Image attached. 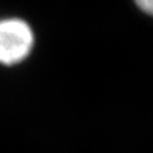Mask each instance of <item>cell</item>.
I'll use <instances>...</instances> for the list:
<instances>
[{
    "label": "cell",
    "mask_w": 153,
    "mask_h": 153,
    "mask_svg": "<svg viewBox=\"0 0 153 153\" xmlns=\"http://www.w3.org/2000/svg\"><path fill=\"white\" fill-rule=\"evenodd\" d=\"M34 44V34L22 19L0 20V62L17 64L27 58Z\"/></svg>",
    "instance_id": "cell-1"
},
{
    "label": "cell",
    "mask_w": 153,
    "mask_h": 153,
    "mask_svg": "<svg viewBox=\"0 0 153 153\" xmlns=\"http://www.w3.org/2000/svg\"><path fill=\"white\" fill-rule=\"evenodd\" d=\"M135 3L143 13L153 17V0H135Z\"/></svg>",
    "instance_id": "cell-2"
}]
</instances>
